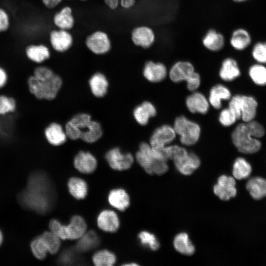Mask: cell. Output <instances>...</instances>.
Returning <instances> with one entry per match:
<instances>
[{
	"instance_id": "51",
	"label": "cell",
	"mask_w": 266,
	"mask_h": 266,
	"mask_svg": "<svg viewBox=\"0 0 266 266\" xmlns=\"http://www.w3.org/2000/svg\"><path fill=\"white\" fill-rule=\"evenodd\" d=\"M62 0H41L42 3L47 8L53 9L57 6Z\"/></svg>"
},
{
	"instance_id": "20",
	"label": "cell",
	"mask_w": 266,
	"mask_h": 266,
	"mask_svg": "<svg viewBox=\"0 0 266 266\" xmlns=\"http://www.w3.org/2000/svg\"><path fill=\"white\" fill-rule=\"evenodd\" d=\"M202 44L206 49L212 52H218L224 48L225 39L221 33L211 29L203 36Z\"/></svg>"
},
{
	"instance_id": "10",
	"label": "cell",
	"mask_w": 266,
	"mask_h": 266,
	"mask_svg": "<svg viewBox=\"0 0 266 266\" xmlns=\"http://www.w3.org/2000/svg\"><path fill=\"white\" fill-rule=\"evenodd\" d=\"M176 133L173 128L164 125L157 128L150 138V145L156 150H161L175 139Z\"/></svg>"
},
{
	"instance_id": "5",
	"label": "cell",
	"mask_w": 266,
	"mask_h": 266,
	"mask_svg": "<svg viewBox=\"0 0 266 266\" xmlns=\"http://www.w3.org/2000/svg\"><path fill=\"white\" fill-rule=\"evenodd\" d=\"M169 77L174 82H187V87L191 91L196 90L200 86V78L195 70L194 66L188 61H178L171 67Z\"/></svg>"
},
{
	"instance_id": "37",
	"label": "cell",
	"mask_w": 266,
	"mask_h": 266,
	"mask_svg": "<svg viewBox=\"0 0 266 266\" xmlns=\"http://www.w3.org/2000/svg\"><path fill=\"white\" fill-rule=\"evenodd\" d=\"M248 74L255 84L266 85V67L264 64L258 63L252 65L249 68Z\"/></svg>"
},
{
	"instance_id": "16",
	"label": "cell",
	"mask_w": 266,
	"mask_h": 266,
	"mask_svg": "<svg viewBox=\"0 0 266 266\" xmlns=\"http://www.w3.org/2000/svg\"><path fill=\"white\" fill-rule=\"evenodd\" d=\"M49 41L53 49L59 52L67 50L72 45V36L66 30H52L49 33Z\"/></svg>"
},
{
	"instance_id": "29",
	"label": "cell",
	"mask_w": 266,
	"mask_h": 266,
	"mask_svg": "<svg viewBox=\"0 0 266 266\" xmlns=\"http://www.w3.org/2000/svg\"><path fill=\"white\" fill-rule=\"evenodd\" d=\"M231 98L230 90L222 84L213 86L210 90L209 101L211 105L215 109H219L222 106L223 100H228Z\"/></svg>"
},
{
	"instance_id": "14",
	"label": "cell",
	"mask_w": 266,
	"mask_h": 266,
	"mask_svg": "<svg viewBox=\"0 0 266 266\" xmlns=\"http://www.w3.org/2000/svg\"><path fill=\"white\" fill-rule=\"evenodd\" d=\"M155 38L152 29L146 26L134 28L131 33V39L133 44L144 49L150 47L154 44Z\"/></svg>"
},
{
	"instance_id": "7",
	"label": "cell",
	"mask_w": 266,
	"mask_h": 266,
	"mask_svg": "<svg viewBox=\"0 0 266 266\" xmlns=\"http://www.w3.org/2000/svg\"><path fill=\"white\" fill-rule=\"evenodd\" d=\"M230 100L229 108L237 119L241 118L244 122L254 120L257 113L258 102L253 97L236 95Z\"/></svg>"
},
{
	"instance_id": "39",
	"label": "cell",
	"mask_w": 266,
	"mask_h": 266,
	"mask_svg": "<svg viewBox=\"0 0 266 266\" xmlns=\"http://www.w3.org/2000/svg\"><path fill=\"white\" fill-rule=\"evenodd\" d=\"M115 261V255L106 250L97 252L93 257V261L97 266H111L114 264Z\"/></svg>"
},
{
	"instance_id": "54",
	"label": "cell",
	"mask_w": 266,
	"mask_h": 266,
	"mask_svg": "<svg viewBox=\"0 0 266 266\" xmlns=\"http://www.w3.org/2000/svg\"></svg>"
},
{
	"instance_id": "47",
	"label": "cell",
	"mask_w": 266,
	"mask_h": 266,
	"mask_svg": "<svg viewBox=\"0 0 266 266\" xmlns=\"http://www.w3.org/2000/svg\"><path fill=\"white\" fill-rule=\"evenodd\" d=\"M49 226L52 233L62 239H66L65 225L56 219H52L50 221Z\"/></svg>"
},
{
	"instance_id": "12",
	"label": "cell",
	"mask_w": 266,
	"mask_h": 266,
	"mask_svg": "<svg viewBox=\"0 0 266 266\" xmlns=\"http://www.w3.org/2000/svg\"><path fill=\"white\" fill-rule=\"evenodd\" d=\"M85 43L87 48L97 55L106 53L111 48V43L107 34L98 31L88 35Z\"/></svg>"
},
{
	"instance_id": "25",
	"label": "cell",
	"mask_w": 266,
	"mask_h": 266,
	"mask_svg": "<svg viewBox=\"0 0 266 266\" xmlns=\"http://www.w3.org/2000/svg\"><path fill=\"white\" fill-rule=\"evenodd\" d=\"M86 227V224L83 218L77 215L73 216L70 223L65 226L66 239L80 238L85 233Z\"/></svg>"
},
{
	"instance_id": "2",
	"label": "cell",
	"mask_w": 266,
	"mask_h": 266,
	"mask_svg": "<svg viewBox=\"0 0 266 266\" xmlns=\"http://www.w3.org/2000/svg\"><path fill=\"white\" fill-rule=\"evenodd\" d=\"M62 79L50 67L38 66L27 79L30 93L38 100H52L62 86Z\"/></svg>"
},
{
	"instance_id": "18",
	"label": "cell",
	"mask_w": 266,
	"mask_h": 266,
	"mask_svg": "<svg viewBox=\"0 0 266 266\" xmlns=\"http://www.w3.org/2000/svg\"><path fill=\"white\" fill-rule=\"evenodd\" d=\"M44 134L47 142L53 146L64 144L67 137L62 126L56 122L49 124L45 128Z\"/></svg>"
},
{
	"instance_id": "40",
	"label": "cell",
	"mask_w": 266,
	"mask_h": 266,
	"mask_svg": "<svg viewBox=\"0 0 266 266\" xmlns=\"http://www.w3.org/2000/svg\"><path fill=\"white\" fill-rule=\"evenodd\" d=\"M16 108V101L13 98L4 94L0 95V116L14 112Z\"/></svg>"
},
{
	"instance_id": "28",
	"label": "cell",
	"mask_w": 266,
	"mask_h": 266,
	"mask_svg": "<svg viewBox=\"0 0 266 266\" xmlns=\"http://www.w3.org/2000/svg\"><path fill=\"white\" fill-rule=\"evenodd\" d=\"M54 25L60 29L67 30L74 26V19L72 15V9L66 6L55 14L53 18Z\"/></svg>"
},
{
	"instance_id": "6",
	"label": "cell",
	"mask_w": 266,
	"mask_h": 266,
	"mask_svg": "<svg viewBox=\"0 0 266 266\" xmlns=\"http://www.w3.org/2000/svg\"><path fill=\"white\" fill-rule=\"evenodd\" d=\"M232 138L234 146L243 153L253 154L261 147V142L253 136L245 122L236 126L232 133Z\"/></svg>"
},
{
	"instance_id": "8",
	"label": "cell",
	"mask_w": 266,
	"mask_h": 266,
	"mask_svg": "<svg viewBox=\"0 0 266 266\" xmlns=\"http://www.w3.org/2000/svg\"><path fill=\"white\" fill-rule=\"evenodd\" d=\"M173 129L176 134L179 135L180 142L186 146L195 144L200 136V126L184 116H179L175 119Z\"/></svg>"
},
{
	"instance_id": "17",
	"label": "cell",
	"mask_w": 266,
	"mask_h": 266,
	"mask_svg": "<svg viewBox=\"0 0 266 266\" xmlns=\"http://www.w3.org/2000/svg\"><path fill=\"white\" fill-rule=\"evenodd\" d=\"M167 69L166 66L160 62L152 61L147 62L143 67V74L148 81L157 83L163 80L166 76Z\"/></svg>"
},
{
	"instance_id": "15",
	"label": "cell",
	"mask_w": 266,
	"mask_h": 266,
	"mask_svg": "<svg viewBox=\"0 0 266 266\" xmlns=\"http://www.w3.org/2000/svg\"><path fill=\"white\" fill-rule=\"evenodd\" d=\"M26 58L32 63L40 64L49 59L51 56L49 48L42 43H30L24 49Z\"/></svg>"
},
{
	"instance_id": "3",
	"label": "cell",
	"mask_w": 266,
	"mask_h": 266,
	"mask_svg": "<svg viewBox=\"0 0 266 266\" xmlns=\"http://www.w3.org/2000/svg\"><path fill=\"white\" fill-rule=\"evenodd\" d=\"M135 157L138 164L148 174L161 175L168 169L167 159L163 149H154L146 142L140 144Z\"/></svg>"
},
{
	"instance_id": "9",
	"label": "cell",
	"mask_w": 266,
	"mask_h": 266,
	"mask_svg": "<svg viewBox=\"0 0 266 266\" xmlns=\"http://www.w3.org/2000/svg\"><path fill=\"white\" fill-rule=\"evenodd\" d=\"M92 120L88 114L81 113L75 115L66 125L65 131L67 136L72 140L80 138Z\"/></svg>"
},
{
	"instance_id": "31",
	"label": "cell",
	"mask_w": 266,
	"mask_h": 266,
	"mask_svg": "<svg viewBox=\"0 0 266 266\" xmlns=\"http://www.w3.org/2000/svg\"><path fill=\"white\" fill-rule=\"evenodd\" d=\"M246 188L253 199L260 200L266 196V180L260 177L252 178L247 182Z\"/></svg>"
},
{
	"instance_id": "30",
	"label": "cell",
	"mask_w": 266,
	"mask_h": 266,
	"mask_svg": "<svg viewBox=\"0 0 266 266\" xmlns=\"http://www.w3.org/2000/svg\"><path fill=\"white\" fill-rule=\"evenodd\" d=\"M77 243L75 249L78 252H85L97 247L100 243V239L97 234L93 231L84 233Z\"/></svg>"
},
{
	"instance_id": "42",
	"label": "cell",
	"mask_w": 266,
	"mask_h": 266,
	"mask_svg": "<svg viewBox=\"0 0 266 266\" xmlns=\"http://www.w3.org/2000/svg\"><path fill=\"white\" fill-rule=\"evenodd\" d=\"M138 238L141 243L152 250H156L160 247L159 242L156 236L152 233L142 231L138 234Z\"/></svg>"
},
{
	"instance_id": "22",
	"label": "cell",
	"mask_w": 266,
	"mask_h": 266,
	"mask_svg": "<svg viewBox=\"0 0 266 266\" xmlns=\"http://www.w3.org/2000/svg\"><path fill=\"white\" fill-rule=\"evenodd\" d=\"M186 106L192 113L205 114L208 110L209 103L205 96L200 93L195 92L186 100Z\"/></svg>"
},
{
	"instance_id": "46",
	"label": "cell",
	"mask_w": 266,
	"mask_h": 266,
	"mask_svg": "<svg viewBox=\"0 0 266 266\" xmlns=\"http://www.w3.org/2000/svg\"><path fill=\"white\" fill-rule=\"evenodd\" d=\"M11 26V18L8 11L0 6V33L9 30Z\"/></svg>"
},
{
	"instance_id": "48",
	"label": "cell",
	"mask_w": 266,
	"mask_h": 266,
	"mask_svg": "<svg viewBox=\"0 0 266 266\" xmlns=\"http://www.w3.org/2000/svg\"><path fill=\"white\" fill-rule=\"evenodd\" d=\"M245 123L254 137L258 139L264 136L265 133V129L259 122L253 120Z\"/></svg>"
},
{
	"instance_id": "44",
	"label": "cell",
	"mask_w": 266,
	"mask_h": 266,
	"mask_svg": "<svg viewBox=\"0 0 266 266\" xmlns=\"http://www.w3.org/2000/svg\"><path fill=\"white\" fill-rule=\"evenodd\" d=\"M237 120V118L229 108H225L221 111L219 117L220 123L224 126L229 127L233 125Z\"/></svg>"
},
{
	"instance_id": "36",
	"label": "cell",
	"mask_w": 266,
	"mask_h": 266,
	"mask_svg": "<svg viewBox=\"0 0 266 266\" xmlns=\"http://www.w3.org/2000/svg\"><path fill=\"white\" fill-rule=\"evenodd\" d=\"M102 130L100 124L97 121L92 120L87 130L81 136L80 139L88 143L97 141L102 136Z\"/></svg>"
},
{
	"instance_id": "21",
	"label": "cell",
	"mask_w": 266,
	"mask_h": 266,
	"mask_svg": "<svg viewBox=\"0 0 266 266\" xmlns=\"http://www.w3.org/2000/svg\"><path fill=\"white\" fill-rule=\"evenodd\" d=\"M251 41L252 38L249 32L242 28L234 30L230 39L231 46L239 51L246 49L251 44Z\"/></svg>"
},
{
	"instance_id": "49",
	"label": "cell",
	"mask_w": 266,
	"mask_h": 266,
	"mask_svg": "<svg viewBox=\"0 0 266 266\" xmlns=\"http://www.w3.org/2000/svg\"><path fill=\"white\" fill-rule=\"evenodd\" d=\"M119 1L122 7L128 9L134 5L136 0H104L105 4L112 10H114L118 7Z\"/></svg>"
},
{
	"instance_id": "53",
	"label": "cell",
	"mask_w": 266,
	"mask_h": 266,
	"mask_svg": "<svg viewBox=\"0 0 266 266\" xmlns=\"http://www.w3.org/2000/svg\"><path fill=\"white\" fill-rule=\"evenodd\" d=\"M233 0L235 2L240 3V2H245L248 0Z\"/></svg>"
},
{
	"instance_id": "41",
	"label": "cell",
	"mask_w": 266,
	"mask_h": 266,
	"mask_svg": "<svg viewBox=\"0 0 266 266\" xmlns=\"http://www.w3.org/2000/svg\"><path fill=\"white\" fill-rule=\"evenodd\" d=\"M41 236L47 246L48 252L52 254L56 253L60 247V238L51 232H45Z\"/></svg>"
},
{
	"instance_id": "11",
	"label": "cell",
	"mask_w": 266,
	"mask_h": 266,
	"mask_svg": "<svg viewBox=\"0 0 266 266\" xmlns=\"http://www.w3.org/2000/svg\"><path fill=\"white\" fill-rule=\"evenodd\" d=\"M105 158L112 168L118 170L129 168L133 162V157L131 153H123L118 147L109 150Z\"/></svg>"
},
{
	"instance_id": "4",
	"label": "cell",
	"mask_w": 266,
	"mask_h": 266,
	"mask_svg": "<svg viewBox=\"0 0 266 266\" xmlns=\"http://www.w3.org/2000/svg\"><path fill=\"white\" fill-rule=\"evenodd\" d=\"M168 159L172 160L178 171L185 175L191 174L200 165L199 157L193 152L178 145L166 146L163 148Z\"/></svg>"
},
{
	"instance_id": "35",
	"label": "cell",
	"mask_w": 266,
	"mask_h": 266,
	"mask_svg": "<svg viewBox=\"0 0 266 266\" xmlns=\"http://www.w3.org/2000/svg\"><path fill=\"white\" fill-rule=\"evenodd\" d=\"M252 171L250 164L241 157L237 158L233 165V177L238 180L248 177Z\"/></svg>"
},
{
	"instance_id": "27",
	"label": "cell",
	"mask_w": 266,
	"mask_h": 266,
	"mask_svg": "<svg viewBox=\"0 0 266 266\" xmlns=\"http://www.w3.org/2000/svg\"><path fill=\"white\" fill-rule=\"evenodd\" d=\"M91 92L96 97L102 98L107 92L108 82L105 76L100 72L94 74L89 80Z\"/></svg>"
},
{
	"instance_id": "52",
	"label": "cell",
	"mask_w": 266,
	"mask_h": 266,
	"mask_svg": "<svg viewBox=\"0 0 266 266\" xmlns=\"http://www.w3.org/2000/svg\"><path fill=\"white\" fill-rule=\"evenodd\" d=\"M3 241V235L2 231L0 229V247Z\"/></svg>"
},
{
	"instance_id": "45",
	"label": "cell",
	"mask_w": 266,
	"mask_h": 266,
	"mask_svg": "<svg viewBox=\"0 0 266 266\" xmlns=\"http://www.w3.org/2000/svg\"><path fill=\"white\" fill-rule=\"evenodd\" d=\"M77 252H78L75 248L66 250L59 257L58 262L62 265H71L74 263L78 260Z\"/></svg>"
},
{
	"instance_id": "23",
	"label": "cell",
	"mask_w": 266,
	"mask_h": 266,
	"mask_svg": "<svg viewBox=\"0 0 266 266\" xmlns=\"http://www.w3.org/2000/svg\"><path fill=\"white\" fill-rule=\"evenodd\" d=\"M98 225L100 228L105 232H115L119 228V219L114 211L104 210L98 216Z\"/></svg>"
},
{
	"instance_id": "33",
	"label": "cell",
	"mask_w": 266,
	"mask_h": 266,
	"mask_svg": "<svg viewBox=\"0 0 266 266\" xmlns=\"http://www.w3.org/2000/svg\"><path fill=\"white\" fill-rule=\"evenodd\" d=\"M173 246L176 251L185 255H191L195 251L194 245L185 233H181L175 236Z\"/></svg>"
},
{
	"instance_id": "19",
	"label": "cell",
	"mask_w": 266,
	"mask_h": 266,
	"mask_svg": "<svg viewBox=\"0 0 266 266\" xmlns=\"http://www.w3.org/2000/svg\"><path fill=\"white\" fill-rule=\"evenodd\" d=\"M74 165L80 172L90 173L96 168L97 162L95 157L90 152L80 151L75 156Z\"/></svg>"
},
{
	"instance_id": "50",
	"label": "cell",
	"mask_w": 266,
	"mask_h": 266,
	"mask_svg": "<svg viewBox=\"0 0 266 266\" xmlns=\"http://www.w3.org/2000/svg\"><path fill=\"white\" fill-rule=\"evenodd\" d=\"M8 81V72L2 66L0 65V90L6 85Z\"/></svg>"
},
{
	"instance_id": "43",
	"label": "cell",
	"mask_w": 266,
	"mask_h": 266,
	"mask_svg": "<svg viewBox=\"0 0 266 266\" xmlns=\"http://www.w3.org/2000/svg\"><path fill=\"white\" fill-rule=\"evenodd\" d=\"M253 59L259 64H266V41H259L256 43L252 50Z\"/></svg>"
},
{
	"instance_id": "13",
	"label": "cell",
	"mask_w": 266,
	"mask_h": 266,
	"mask_svg": "<svg viewBox=\"0 0 266 266\" xmlns=\"http://www.w3.org/2000/svg\"><path fill=\"white\" fill-rule=\"evenodd\" d=\"M213 191L220 199L223 200H228L235 197L236 189L234 178L226 175L220 176L217 183L214 186Z\"/></svg>"
},
{
	"instance_id": "26",
	"label": "cell",
	"mask_w": 266,
	"mask_h": 266,
	"mask_svg": "<svg viewBox=\"0 0 266 266\" xmlns=\"http://www.w3.org/2000/svg\"><path fill=\"white\" fill-rule=\"evenodd\" d=\"M240 75V71L237 62L232 58H227L223 60L219 70L222 79L227 81H233Z\"/></svg>"
},
{
	"instance_id": "24",
	"label": "cell",
	"mask_w": 266,
	"mask_h": 266,
	"mask_svg": "<svg viewBox=\"0 0 266 266\" xmlns=\"http://www.w3.org/2000/svg\"><path fill=\"white\" fill-rule=\"evenodd\" d=\"M155 106L149 101H145L137 106L133 110V115L135 121L140 125L147 124L149 119L156 115Z\"/></svg>"
},
{
	"instance_id": "34",
	"label": "cell",
	"mask_w": 266,
	"mask_h": 266,
	"mask_svg": "<svg viewBox=\"0 0 266 266\" xmlns=\"http://www.w3.org/2000/svg\"><path fill=\"white\" fill-rule=\"evenodd\" d=\"M68 187L70 193L77 199H83L87 195V184L82 179L71 178L68 181Z\"/></svg>"
},
{
	"instance_id": "1",
	"label": "cell",
	"mask_w": 266,
	"mask_h": 266,
	"mask_svg": "<svg viewBox=\"0 0 266 266\" xmlns=\"http://www.w3.org/2000/svg\"><path fill=\"white\" fill-rule=\"evenodd\" d=\"M55 196L54 188L47 174L35 171L29 175L27 186L18 194L17 200L24 209L45 214L53 207Z\"/></svg>"
},
{
	"instance_id": "38",
	"label": "cell",
	"mask_w": 266,
	"mask_h": 266,
	"mask_svg": "<svg viewBox=\"0 0 266 266\" xmlns=\"http://www.w3.org/2000/svg\"><path fill=\"white\" fill-rule=\"evenodd\" d=\"M30 249L32 254L37 259H44L48 252L47 246L41 236L34 238L30 242Z\"/></svg>"
},
{
	"instance_id": "32",
	"label": "cell",
	"mask_w": 266,
	"mask_h": 266,
	"mask_svg": "<svg viewBox=\"0 0 266 266\" xmlns=\"http://www.w3.org/2000/svg\"><path fill=\"white\" fill-rule=\"evenodd\" d=\"M110 204L115 208L123 211L130 204V199L127 193L123 189H114L110 191L108 196Z\"/></svg>"
}]
</instances>
